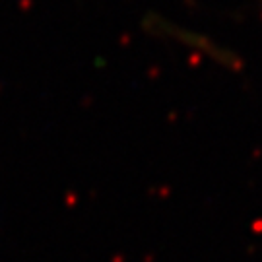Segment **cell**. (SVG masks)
<instances>
[{"instance_id": "cell-1", "label": "cell", "mask_w": 262, "mask_h": 262, "mask_svg": "<svg viewBox=\"0 0 262 262\" xmlns=\"http://www.w3.org/2000/svg\"><path fill=\"white\" fill-rule=\"evenodd\" d=\"M260 2H262V0H260Z\"/></svg>"}]
</instances>
